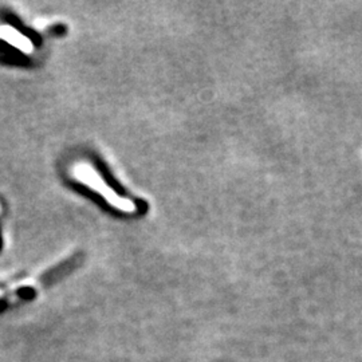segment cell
<instances>
[{
	"instance_id": "obj_2",
	"label": "cell",
	"mask_w": 362,
	"mask_h": 362,
	"mask_svg": "<svg viewBox=\"0 0 362 362\" xmlns=\"http://www.w3.org/2000/svg\"><path fill=\"white\" fill-rule=\"evenodd\" d=\"M0 37L6 39L7 42H10L15 47H18L19 50H22L23 52H31V50H33L31 42L25 35L18 33L13 27H3Z\"/></svg>"
},
{
	"instance_id": "obj_1",
	"label": "cell",
	"mask_w": 362,
	"mask_h": 362,
	"mask_svg": "<svg viewBox=\"0 0 362 362\" xmlns=\"http://www.w3.org/2000/svg\"><path fill=\"white\" fill-rule=\"evenodd\" d=\"M71 173H73L74 179L79 181L81 184H85L88 188H90L93 191L98 192V194H101L110 206H113V207L122 211V212H128V214H132V212L136 211V206L133 204V202H130L129 199H124V197L118 196L106 184V181L100 176L98 170L93 168L90 164L78 163L71 169Z\"/></svg>"
}]
</instances>
